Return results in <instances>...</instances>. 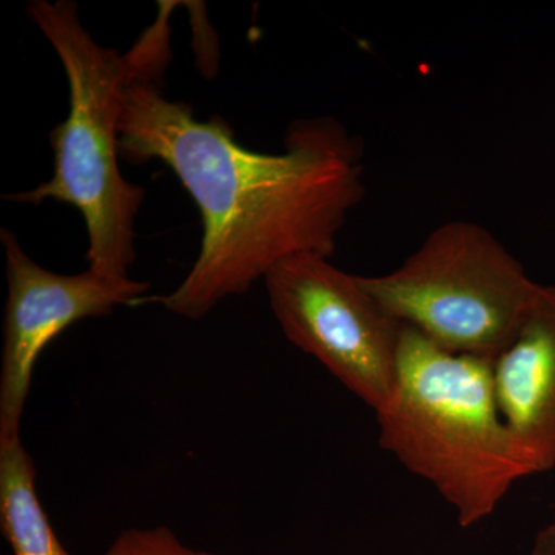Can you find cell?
I'll return each instance as SVG.
<instances>
[{
  "label": "cell",
  "mask_w": 555,
  "mask_h": 555,
  "mask_svg": "<svg viewBox=\"0 0 555 555\" xmlns=\"http://www.w3.org/2000/svg\"><path fill=\"white\" fill-rule=\"evenodd\" d=\"M158 80L142 76L126 87L119 153L133 164H166L203 221L198 258L160 298L164 308L199 320L287 259L332 257L366 192L363 142L337 119H299L283 153L251 152L224 119L199 120L192 105L164 96Z\"/></svg>",
  "instance_id": "obj_1"
},
{
  "label": "cell",
  "mask_w": 555,
  "mask_h": 555,
  "mask_svg": "<svg viewBox=\"0 0 555 555\" xmlns=\"http://www.w3.org/2000/svg\"><path fill=\"white\" fill-rule=\"evenodd\" d=\"M28 16L62 62L68 80V116L50 133L54 173L27 192L3 199L46 201L75 207L89 233L87 261L98 275L124 280L137 258L134 221L145 190L119 169V120L124 91L142 76H163L169 61V30L158 24L127 54L101 46L80 21L72 0H33Z\"/></svg>",
  "instance_id": "obj_2"
},
{
  "label": "cell",
  "mask_w": 555,
  "mask_h": 555,
  "mask_svg": "<svg viewBox=\"0 0 555 555\" xmlns=\"http://www.w3.org/2000/svg\"><path fill=\"white\" fill-rule=\"evenodd\" d=\"M375 415L379 447L433 486L462 528L534 476L500 414L492 360L449 352L414 328L403 326L396 386Z\"/></svg>",
  "instance_id": "obj_3"
},
{
  "label": "cell",
  "mask_w": 555,
  "mask_h": 555,
  "mask_svg": "<svg viewBox=\"0 0 555 555\" xmlns=\"http://www.w3.org/2000/svg\"><path fill=\"white\" fill-rule=\"evenodd\" d=\"M398 323L449 352L494 360L516 337L542 284L491 230L438 225L398 268L361 276Z\"/></svg>",
  "instance_id": "obj_4"
},
{
  "label": "cell",
  "mask_w": 555,
  "mask_h": 555,
  "mask_svg": "<svg viewBox=\"0 0 555 555\" xmlns=\"http://www.w3.org/2000/svg\"><path fill=\"white\" fill-rule=\"evenodd\" d=\"M270 308L288 341L320 361L378 411L396 386L403 324L331 257L302 254L264 278Z\"/></svg>",
  "instance_id": "obj_5"
},
{
  "label": "cell",
  "mask_w": 555,
  "mask_h": 555,
  "mask_svg": "<svg viewBox=\"0 0 555 555\" xmlns=\"http://www.w3.org/2000/svg\"><path fill=\"white\" fill-rule=\"evenodd\" d=\"M0 241L9 283L0 369V443H10L21 440L22 414L43 349L78 321L109 315L119 306L139 301L150 284L131 278L113 280L90 269L61 275L33 261L10 229L0 230Z\"/></svg>",
  "instance_id": "obj_6"
},
{
  "label": "cell",
  "mask_w": 555,
  "mask_h": 555,
  "mask_svg": "<svg viewBox=\"0 0 555 555\" xmlns=\"http://www.w3.org/2000/svg\"><path fill=\"white\" fill-rule=\"evenodd\" d=\"M500 414L532 473L555 467V286H543L528 317L492 360Z\"/></svg>",
  "instance_id": "obj_7"
},
{
  "label": "cell",
  "mask_w": 555,
  "mask_h": 555,
  "mask_svg": "<svg viewBox=\"0 0 555 555\" xmlns=\"http://www.w3.org/2000/svg\"><path fill=\"white\" fill-rule=\"evenodd\" d=\"M0 526L14 555H72L36 492V467L21 440L0 443Z\"/></svg>",
  "instance_id": "obj_8"
},
{
  "label": "cell",
  "mask_w": 555,
  "mask_h": 555,
  "mask_svg": "<svg viewBox=\"0 0 555 555\" xmlns=\"http://www.w3.org/2000/svg\"><path fill=\"white\" fill-rule=\"evenodd\" d=\"M104 555H218L185 546L166 526L127 529Z\"/></svg>",
  "instance_id": "obj_9"
}]
</instances>
